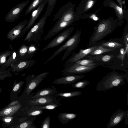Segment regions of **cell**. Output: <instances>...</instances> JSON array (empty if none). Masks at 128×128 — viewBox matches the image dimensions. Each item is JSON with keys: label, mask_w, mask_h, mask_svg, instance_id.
Returning a JSON list of instances; mask_svg holds the SVG:
<instances>
[{"label": "cell", "mask_w": 128, "mask_h": 128, "mask_svg": "<svg viewBox=\"0 0 128 128\" xmlns=\"http://www.w3.org/2000/svg\"><path fill=\"white\" fill-rule=\"evenodd\" d=\"M81 32L80 31H78L75 33L72 36L54 52L44 64H47L53 58L66 50V51L62 58L61 61L64 60L77 46L80 41Z\"/></svg>", "instance_id": "cell-4"}, {"label": "cell", "mask_w": 128, "mask_h": 128, "mask_svg": "<svg viewBox=\"0 0 128 128\" xmlns=\"http://www.w3.org/2000/svg\"><path fill=\"white\" fill-rule=\"evenodd\" d=\"M12 52V50H6L0 53V66L5 63L7 58L10 56Z\"/></svg>", "instance_id": "cell-32"}, {"label": "cell", "mask_w": 128, "mask_h": 128, "mask_svg": "<svg viewBox=\"0 0 128 128\" xmlns=\"http://www.w3.org/2000/svg\"><path fill=\"white\" fill-rule=\"evenodd\" d=\"M114 49L106 48L101 46H98V47L93 50L88 56L98 55L105 52L113 50Z\"/></svg>", "instance_id": "cell-31"}, {"label": "cell", "mask_w": 128, "mask_h": 128, "mask_svg": "<svg viewBox=\"0 0 128 128\" xmlns=\"http://www.w3.org/2000/svg\"><path fill=\"white\" fill-rule=\"evenodd\" d=\"M128 80V73L120 74L114 70L104 76L97 85L96 90L98 91H104L122 85L124 84V81Z\"/></svg>", "instance_id": "cell-2"}, {"label": "cell", "mask_w": 128, "mask_h": 128, "mask_svg": "<svg viewBox=\"0 0 128 128\" xmlns=\"http://www.w3.org/2000/svg\"><path fill=\"white\" fill-rule=\"evenodd\" d=\"M16 103H18V102L17 101H14V102H12L10 104V105L12 106V105H14V104H16Z\"/></svg>", "instance_id": "cell-46"}, {"label": "cell", "mask_w": 128, "mask_h": 128, "mask_svg": "<svg viewBox=\"0 0 128 128\" xmlns=\"http://www.w3.org/2000/svg\"><path fill=\"white\" fill-rule=\"evenodd\" d=\"M21 106L20 104H18L6 108L0 112V116H5L12 115L17 111Z\"/></svg>", "instance_id": "cell-29"}, {"label": "cell", "mask_w": 128, "mask_h": 128, "mask_svg": "<svg viewBox=\"0 0 128 128\" xmlns=\"http://www.w3.org/2000/svg\"><path fill=\"white\" fill-rule=\"evenodd\" d=\"M65 66V68L62 71V74L64 76L78 74L90 72L97 67L95 65L90 66H84L72 64Z\"/></svg>", "instance_id": "cell-7"}, {"label": "cell", "mask_w": 128, "mask_h": 128, "mask_svg": "<svg viewBox=\"0 0 128 128\" xmlns=\"http://www.w3.org/2000/svg\"><path fill=\"white\" fill-rule=\"evenodd\" d=\"M82 93L80 91H77L68 92H60L56 94L54 96L56 97L62 98H68L78 96L81 95Z\"/></svg>", "instance_id": "cell-27"}, {"label": "cell", "mask_w": 128, "mask_h": 128, "mask_svg": "<svg viewBox=\"0 0 128 128\" xmlns=\"http://www.w3.org/2000/svg\"><path fill=\"white\" fill-rule=\"evenodd\" d=\"M128 110L126 111V114L124 118H125V123L126 125L128 124Z\"/></svg>", "instance_id": "cell-42"}, {"label": "cell", "mask_w": 128, "mask_h": 128, "mask_svg": "<svg viewBox=\"0 0 128 128\" xmlns=\"http://www.w3.org/2000/svg\"><path fill=\"white\" fill-rule=\"evenodd\" d=\"M29 2V0H27L16 5L8 12L4 20L10 22L15 21L19 18L22 11Z\"/></svg>", "instance_id": "cell-10"}, {"label": "cell", "mask_w": 128, "mask_h": 128, "mask_svg": "<svg viewBox=\"0 0 128 128\" xmlns=\"http://www.w3.org/2000/svg\"><path fill=\"white\" fill-rule=\"evenodd\" d=\"M34 120L31 119L27 121L24 122L20 125V127L21 128H36V127L34 123Z\"/></svg>", "instance_id": "cell-37"}, {"label": "cell", "mask_w": 128, "mask_h": 128, "mask_svg": "<svg viewBox=\"0 0 128 128\" xmlns=\"http://www.w3.org/2000/svg\"><path fill=\"white\" fill-rule=\"evenodd\" d=\"M98 46L90 47L84 49H80L79 52L74 53L65 62V65L73 63L80 60L83 59L88 56L93 50L97 48Z\"/></svg>", "instance_id": "cell-12"}, {"label": "cell", "mask_w": 128, "mask_h": 128, "mask_svg": "<svg viewBox=\"0 0 128 128\" xmlns=\"http://www.w3.org/2000/svg\"><path fill=\"white\" fill-rule=\"evenodd\" d=\"M73 23L71 22H68L63 21L58 19L54 26L44 37V40L46 41L51 38L71 24Z\"/></svg>", "instance_id": "cell-14"}, {"label": "cell", "mask_w": 128, "mask_h": 128, "mask_svg": "<svg viewBox=\"0 0 128 128\" xmlns=\"http://www.w3.org/2000/svg\"><path fill=\"white\" fill-rule=\"evenodd\" d=\"M20 85L19 84H16L13 89V90L14 92H16L17 91L20 87Z\"/></svg>", "instance_id": "cell-43"}, {"label": "cell", "mask_w": 128, "mask_h": 128, "mask_svg": "<svg viewBox=\"0 0 128 128\" xmlns=\"http://www.w3.org/2000/svg\"><path fill=\"white\" fill-rule=\"evenodd\" d=\"M28 83L26 91V94L29 97H32L34 94L33 92L30 93L38 86L43 80L38 76L34 74L28 76Z\"/></svg>", "instance_id": "cell-15"}, {"label": "cell", "mask_w": 128, "mask_h": 128, "mask_svg": "<svg viewBox=\"0 0 128 128\" xmlns=\"http://www.w3.org/2000/svg\"><path fill=\"white\" fill-rule=\"evenodd\" d=\"M17 51L13 50L12 54L8 57L5 63L1 66L0 70H4L10 66L13 62L17 60Z\"/></svg>", "instance_id": "cell-25"}, {"label": "cell", "mask_w": 128, "mask_h": 128, "mask_svg": "<svg viewBox=\"0 0 128 128\" xmlns=\"http://www.w3.org/2000/svg\"><path fill=\"white\" fill-rule=\"evenodd\" d=\"M57 1V0H48L47 9L45 14L48 16L53 10Z\"/></svg>", "instance_id": "cell-35"}, {"label": "cell", "mask_w": 128, "mask_h": 128, "mask_svg": "<svg viewBox=\"0 0 128 128\" xmlns=\"http://www.w3.org/2000/svg\"><path fill=\"white\" fill-rule=\"evenodd\" d=\"M74 5L68 2L62 6L56 12L54 20L59 19L66 22H73L74 20Z\"/></svg>", "instance_id": "cell-6"}, {"label": "cell", "mask_w": 128, "mask_h": 128, "mask_svg": "<svg viewBox=\"0 0 128 128\" xmlns=\"http://www.w3.org/2000/svg\"><path fill=\"white\" fill-rule=\"evenodd\" d=\"M48 1V0H33L26 10L25 15L28 14L42 4L46 5Z\"/></svg>", "instance_id": "cell-23"}, {"label": "cell", "mask_w": 128, "mask_h": 128, "mask_svg": "<svg viewBox=\"0 0 128 128\" xmlns=\"http://www.w3.org/2000/svg\"><path fill=\"white\" fill-rule=\"evenodd\" d=\"M126 112V110H118L111 117L106 128H110L117 125L124 118Z\"/></svg>", "instance_id": "cell-19"}, {"label": "cell", "mask_w": 128, "mask_h": 128, "mask_svg": "<svg viewBox=\"0 0 128 128\" xmlns=\"http://www.w3.org/2000/svg\"><path fill=\"white\" fill-rule=\"evenodd\" d=\"M124 42L125 51L128 54V24L125 27L122 37Z\"/></svg>", "instance_id": "cell-34"}, {"label": "cell", "mask_w": 128, "mask_h": 128, "mask_svg": "<svg viewBox=\"0 0 128 128\" xmlns=\"http://www.w3.org/2000/svg\"><path fill=\"white\" fill-rule=\"evenodd\" d=\"M117 20L110 17L100 20L94 28V32L90 38L89 46H94L106 36L112 33L118 26Z\"/></svg>", "instance_id": "cell-1"}, {"label": "cell", "mask_w": 128, "mask_h": 128, "mask_svg": "<svg viewBox=\"0 0 128 128\" xmlns=\"http://www.w3.org/2000/svg\"><path fill=\"white\" fill-rule=\"evenodd\" d=\"M48 16L44 14L31 28L24 38V41L36 43L40 41L43 33L44 28Z\"/></svg>", "instance_id": "cell-5"}, {"label": "cell", "mask_w": 128, "mask_h": 128, "mask_svg": "<svg viewBox=\"0 0 128 128\" xmlns=\"http://www.w3.org/2000/svg\"><path fill=\"white\" fill-rule=\"evenodd\" d=\"M85 76L84 75L78 74L64 76L55 79L52 83L57 84H70L83 78Z\"/></svg>", "instance_id": "cell-16"}, {"label": "cell", "mask_w": 128, "mask_h": 128, "mask_svg": "<svg viewBox=\"0 0 128 128\" xmlns=\"http://www.w3.org/2000/svg\"><path fill=\"white\" fill-rule=\"evenodd\" d=\"M96 2V0H88L84 7V11H88L92 7Z\"/></svg>", "instance_id": "cell-39"}, {"label": "cell", "mask_w": 128, "mask_h": 128, "mask_svg": "<svg viewBox=\"0 0 128 128\" xmlns=\"http://www.w3.org/2000/svg\"><path fill=\"white\" fill-rule=\"evenodd\" d=\"M50 118L49 116H47L43 121L41 125L42 128H50Z\"/></svg>", "instance_id": "cell-38"}, {"label": "cell", "mask_w": 128, "mask_h": 128, "mask_svg": "<svg viewBox=\"0 0 128 128\" xmlns=\"http://www.w3.org/2000/svg\"><path fill=\"white\" fill-rule=\"evenodd\" d=\"M11 120L10 118L6 119L5 120V121L6 122H10Z\"/></svg>", "instance_id": "cell-45"}, {"label": "cell", "mask_w": 128, "mask_h": 128, "mask_svg": "<svg viewBox=\"0 0 128 128\" xmlns=\"http://www.w3.org/2000/svg\"><path fill=\"white\" fill-rule=\"evenodd\" d=\"M40 44L37 43L32 44L28 46V50L25 57V59H29L32 58L38 50Z\"/></svg>", "instance_id": "cell-24"}, {"label": "cell", "mask_w": 128, "mask_h": 128, "mask_svg": "<svg viewBox=\"0 0 128 128\" xmlns=\"http://www.w3.org/2000/svg\"><path fill=\"white\" fill-rule=\"evenodd\" d=\"M28 46L25 44H22L17 51V60H25V57L27 53Z\"/></svg>", "instance_id": "cell-26"}, {"label": "cell", "mask_w": 128, "mask_h": 128, "mask_svg": "<svg viewBox=\"0 0 128 128\" xmlns=\"http://www.w3.org/2000/svg\"><path fill=\"white\" fill-rule=\"evenodd\" d=\"M72 64H77L86 66H90L95 65H98L95 62L94 60L86 59H82L73 63L66 65H69Z\"/></svg>", "instance_id": "cell-30"}, {"label": "cell", "mask_w": 128, "mask_h": 128, "mask_svg": "<svg viewBox=\"0 0 128 128\" xmlns=\"http://www.w3.org/2000/svg\"><path fill=\"white\" fill-rule=\"evenodd\" d=\"M96 45L101 46L106 48L114 49L125 47L124 40L122 37L98 42L94 46Z\"/></svg>", "instance_id": "cell-13"}, {"label": "cell", "mask_w": 128, "mask_h": 128, "mask_svg": "<svg viewBox=\"0 0 128 128\" xmlns=\"http://www.w3.org/2000/svg\"><path fill=\"white\" fill-rule=\"evenodd\" d=\"M91 16L90 18H92L94 20H98V18L96 17L95 15L93 14Z\"/></svg>", "instance_id": "cell-44"}, {"label": "cell", "mask_w": 128, "mask_h": 128, "mask_svg": "<svg viewBox=\"0 0 128 128\" xmlns=\"http://www.w3.org/2000/svg\"><path fill=\"white\" fill-rule=\"evenodd\" d=\"M89 84L88 81L84 80L74 83L72 84V86L74 88H83Z\"/></svg>", "instance_id": "cell-36"}, {"label": "cell", "mask_w": 128, "mask_h": 128, "mask_svg": "<svg viewBox=\"0 0 128 128\" xmlns=\"http://www.w3.org/2000/svg\"><path fill=\"white\" fill-rule=\"evenodd\" d=\"M120 48L114 49L98 55L88 56L83 59L93 60L98 66H101L112 69L120 70L117 58Z\"/></svg>", "instance_id": "cell-3"}, {"label": "cell", "mask_w": 128, "mask_h": 128, "mask_svg": "<svg viewBox=\"0 0 128 128\" xmlns=\"http://www.w3.org/2000/svg\"><path fill=\"white\" fill-rule=\"evenodd\" d=\"M104 3L105 6L110 7L114 9L118 18V26L122 25L124 22V18L122 8L112 0H105Z\"/></svg>", "instance_id": "cell-18"}, {"label": "cell", "mask_w": 128, "mask_h": 128, "mask_svg": "<svg viewBox=\"0 0 128 128\" xmlns=\"http://www.w3.org/2000/svg\"><path fill=\"white\" fill-rule=\"evenodd\" d=\"M59 105L56 104H48L39 105L32 106L28 107V108L31 109L48 110H52L56 108L59 106Z\"/></svg>", "instance_id": "cell-28"}, {"label": "cell", "mask_w": 128, "mask_h": 128, "mask_svg": "<svg viewBox=\"0 0 128 128\" xmlns=\"http://www.w3.org/2000/svg\"><path fill=\"white\" fill-rule=\"evenodd\" d=\"M77 115V114L75 113L62 112L59 114L58 118L62 123L65 124L75 119Z\"/></svg>", "instance_id": "cell-22"}, {"label": "cell", "mask_w": 128, "mask_h": 128, "mask_svg": "<svg viewBox=\"0 0 128 128\" xmlns=\"http://www.w3.org/2000/svg\"><path fill=\"white\" fill-rule=\"evenodd\" d=\"M58 91L53 86L51 87L43 88L36 92L31 97V98L48 96H54L58 93Z\"/></svg>", "instance_id": "cell-21"}, {"label": "cell", "mask_w": 128, "mask_h": 128, "mask_svg": "<svg viewBox=\"0 0 128 128\" xmlns=\"http://www.w3.org/2000/svg\"><path fill=\"white\" fill-rule=\"evenodd\" d=\"M42 110L28 108L27 114L30 118H36V116L41 114L43 112Z\"/></svg>", "instance_id": "cell-33"}, {"label": "cell", "mask_w": 128, "mask_h": 128, "mask_svg": "<svg viewBox=\"0 0 128 128\" xmlns=\"http://www.w3.org/2000/svg\"><path fill=\"white\" fill-rule=\"evenodd\" d=\"M49 74L48 72H46L38 75V76L44 80Z\"/></svg>", "instance_id": "cell-41"}, {"label": "cell", "mask_w": 128, "mask_h": 128, "mask_svg": "<svg viewBox=\"0 0 128 128\" xmlns=\"http://www.w3.org/2000/svg\"><path fill=\"white\" fill-rule=\"evenodd\" d=\"M120 8H122L123 5L124 4L125 1L124 0H116Z\"/></svg>", "instance_id": "cell-40"}, {"label": "cell", "mask_w": 128, "mask_h": 128, "mask_svg": "<svg viewBox=\"0 0 128 128\" xmlns=\"http://www.w3.org/2000/svg\"><path fill=\"white\" fill-rule=\"evenodd\" d=\"M74 30L73 27L65 30L54 38L42 50L44 51L60 45L69 38Z\"/></svg>", "instance_id": "cell-8"}, {"label": "cell", "mask_w": 128, "mask_h": 128, "mask_svg": "<svg viewBox=\"0 0 128 128\" xmlns=\"http://www.w3.org/2000/svg\"><path fill=\"white\" fill-rule=\"evenodd\" d=\"M45 5L44 4H42L38 6L37 8L32 12L30 18L24 29L23 33L24 34H26V32L29 28L33 26L34 22L42 12Z\"/></svg>", "instance_id": "cell-20"}, {"label": "cell", "mask_w": 128, "mask_h": 128, "mask_svg": "<svg viewBox=\"0 0 128 128\" xmlns=\"http://www.w3.org/2000/svg\"><path fill=\"white\" fill-rule=\"evenodd\" d=\"M36 62L34 60L31 59L16 60L13 62L10 66L13 70L20 71L31 67Z\"/></svg>", "instance_id": "cell-17"}, {"label": "cell", "mask_w": 128, "mask_h": 128, "mask_svg": "<svg viewBox=\"0 0 128 128\" xmlns=\"http://www.w3.org/2000/svg\"><path fill=\"white\" fill-rule=\"evenodd\" d=\"M28 22V20L22 21L12 28L8 33L7 37L11 41H13L16 38L22 37L24 35V29Z\"/></svg>", "instance_id": "cell-11"}, {"label": "cell", "mask_w": 128, "mask_h": 128, "mask_svg": "<svg viewBox=\"0 0 128 128\" xmlns=\"http://www.w3.org/2000/svg\"><path fill=\"white\" fill-rule=\"evenodd\" d=\"M31 98L28 100V107L33 106L48 104L61 105L60 102V99L57 98L54 96H42L34 98Z\"/></svg>", "instance_id": "cell-9"}]
</instances>
